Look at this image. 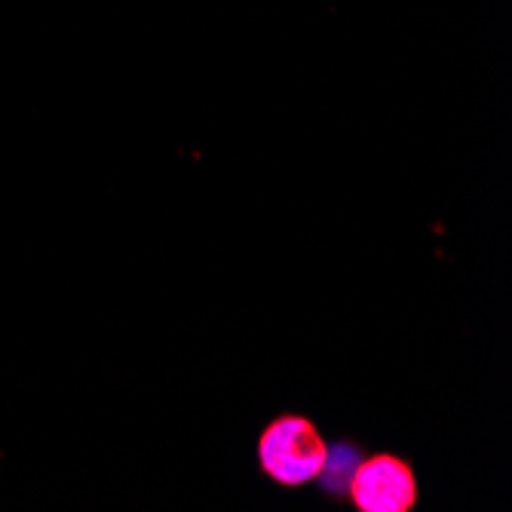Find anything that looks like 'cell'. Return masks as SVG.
Listing matches in <instances>:
<instances>
[{"label": "cell", "instance_id": "obj_1", "mask_svg": "<svg viewBox=\"0 0 512 512\" xmlns=\"http://www.w3.org/2000/svg\"><path fill=\"white\" fill-rule=\"evenodd\" d=\"M325 445L319 430L298 414L276 417L264 427L258 442V463L267 479L283 488H301L313 482L325 463Z\"/></svg>", "mask_w": 512, "mask_h": 512}, {"label": "cell", "instance_id": "obj_2", "mask_svg": "<svg viewBox=\"0 0 512 512\" xmlns=\"http://www.w3.org/2000/svg\"><path fill=\"white\" fill-rule=\"evenodd\" d=\"M347 494L359 512H408L417 503V479L402 457L375 454L356 463Z\"/></svg>", "mask_w": 512, "mask_h": 512}, {"label": "cell", "instance_id": "obj_3", "mask_svg": "<svg viewBox=\"0 0 512 512\" xmlns=\"http://www.w3.org/2000/svg\"><path fill=\"white\" fill-rule=\"evenodd\" d=\"M356 463H359V451L353 445L338 442L335 448H325V463H322V470H319L316 479H322V485L329 491L344 494L347 485H350V476L356 470Z\"/></svg>", "mask_w": 512, "mask_h": 512}]
</instances>
